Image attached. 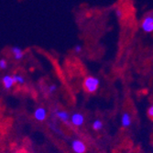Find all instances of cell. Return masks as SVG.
Wrapping results in <instances>:
<instances>
[{
  "label": "cell",
  "mask_w": 153,
  "mask_h": 153,
  "mask_svg": "<svg viewBox=\"0 0 153 153\" xmlns=\"http://www.w3.org/2000/svg\"><path fill=\"white\" fill-rule=\"evenodd\" d=\"M71 122L75 127H81L85 122V117L81 113H74L71 117Z\"/></svg>",
  "instance_id": "277c9868"
},
{
  "label": "cell",
  "mask_w": 153,
  "mask_h": 153,
  "mask_svg": "<svg viewBox=\"0 0 153 153\" xmlns=\"http://www.w3.org/2000/svg\"><path fill=\"white\" fill-rule=\"evenodd\" d=\"M2 82H3V85H4L5 89H7V90L11 89L13 87V85H15V81H14L13 75H9V74H6L3 76Z\"/></svg>",
  "instance_id": "8992f818"
},
{
  "label": "cell",
  "mask_w": 153,
  "mask_h": 153,
  "mask_svg": "<svg viewBox=\"0 0 153 153\" xmlns=\"http://www.w3.org/2000/svg\"><path fill=\"white\" fill-rule=\"evenodd\" d=\"M11 53L16 61H21L24 58V51L19 46H13L10 48Z\"/></svg>",
  "instance_id": "5b68a950"
},
{
  "label": "cell",
  "mask_w": 153,
  "mask_h": 153,
  "mask_svg": "<svg viewBox=\"0 0 153 153\" xmlns=\"http://www.w3.org/2000/svg\"><path fill=\"white\" fill-rule=\"evenodd\" d=\"M121 124L124 128H128L131 125V117L128 113H124L121 117Z\"/></svg>",
  "instance_id": "9c48e42d"
},
{
  "label": "cell",
  "mask_w": 153,
  "mask_h": 153,
  "mask_svg": "<svg viewBox=\"0 0 153 153\" xmlns=\"http://www.w3.org/2000/svg\"><path fill=\"white\" fill-rule=\"evenodd\" d=\"M13 78H14V81H15V83H18V85H24L25 83V79L20 74H13Z\"/></svg>",
  "instance_id": "30bf717a"
},
{
  "label": "cell",
  "mask_w": 153,
  "mask_h": 153,
  "mask_svg": "<svg viewBox=\"0 0 153 153\" xmlns=\"http://www.w3.org/2000/svg\"><path fill=\"white\" fill-rule=\"evenodd\" d=\"M92 127H93V128L94 130H100V129L103 128V122L100 119H96V120L94 121Z\"/></svg>",
  "instance_id": "8fae6325"
},
{
  "label": "cell",
  "mask_w": 153,
  "mask_h": 153,
  "mask_svg": "<svg viewBox=\"0 0 153 153\" xmlns=\"http://www.w3.org/2000/svg\"><path fill=\"white\" fill-rule=\"evenodd\" d=\"M100 85V81L98 78L94 76H87L83 81V88L89 94H94L97 91Z\"/></svg>",
  "instance_id": "6da1fadb"
},
{
  "label": "cell",
  "mask_w": 153,
  "mask_h": 153,
  "mask_svg": "<svg viewBox=\"0 0 153 153\" xmlns=\"http://www.w3.org/2000/svg\"><path fill=\"white\" fill-rule=\"evenodd\" d=\"M47 117V110L44 107H39L35 110L34 117L38 121H43L46 119Z\"/></svg>",
  "instance_id": "52a82bcc"
},
{
  "label": "cell",
  "mask_w": 153,
  "mask_h": 153,
  "mask_svg": "<svg viewBox=\"0 0 153 153\" xmlns=\"http://www.w3.org/2000/svg\"><path fill=\"white\" fill-rule=\"evenodd\" d=\"M72 149L75 153H85L86 151V146L82 140H74L72 142Z\"/></svg>",
  "instance_id": "3957f363"
},
{
  "label": "cell",
  "mask_w": 153,
  "mask_h": 153,
  "mask_svg": "<svg viewBox=\"0 0 153 153\" xmlns=\"http://www.w3.org/2000/svg\"><path fill=\"white\" fill-rule=\"evenodd\" d=\"M0 68H1V70H5L7 68V62L4 58H1L0 60Z\"/></svg>",
  "instance_id": "4fadbf2b"
},
{
  "label": "cell",
  "mask_w": 153,
  "mask_h": 153,
  "mask_svg": "<svg viewBox=\"0 0 153 153\" xmlns=\"http://www.w3.org/2000/svg\"><path fill=\"white\" fill-rule=\"evenodd\" d=\"M148 115L153 120V105H151V106L149 107V109H148Z\"/></svg>",
  "instance_id": "2e32d148"
},
{
  "label": "cell",
  "mask_w": 153,
  "mask_h": 153,
  "mask_svg": "<svg viewBox=\"0 0 153 153\" xmlns=\"http://www.w3.org/2000/svg\"><path fill=\"white\" fill-rule=\"evenodd\" d=\"M141 30L145 33H152L153 32V16L149 15L145 17L141 22Z\"/></svg>",
  "instance_id": "7a4b0ae2"
},
{
  "label": "cell",
  "mask_w": 153,
  "mask_h": 153,
  "mask_svg": "<svg viewBox=\"0 0 153 153\" xmlns=\"http://www.w3.org/2000/svg\"><path fill=\"white\" fill-rule=\"evenodd\" d=\"M55 115H56V117L61 121H62L63 123H68V121L71 119V117L69 116V114L66 112V111H64V110L56 109V110H55Z\"/></svg>",
  "instance_id": "ba28073f"
},
{
  "label": "cell",
  "mask_w": 153,
  "mask_h": 153,
  "mask_svg": "<svg viewBox=\"0 0 153 153\" xmlns=\"http://www.w3.org/2000/svg\"><path fill=\"white\" fill-rule=\"evenodd\" d=\"M115 14L118 19H122L124 17V12L120 7H116L115 8Z\"/></svg>",
  "instance_id": "7c38bea8"
},
{
  "label": "cell",
  "mask_w": 153,
  "mask_h": 153,
  "mask_svg": "<svg viewBox=\"0 0 153 153\" xmlns=\"http://www.w3.org/2000/svg\"><path fill=\"white\" fill-rule=\"evenodd\" d=\"M74 53H76V54H79V53H81L82 52V47L81 46V45H79V44H77V45H75L74 47Z\"/></svg>",
  "instance_id": "5bb4252c"
},
{
  "label": "cell",
  "mask_w": 153,
  "mask_h": 153,
  "mask_svg": "<svg viewBox=\"0 0 153 153\" xmlns=\"http://www.w3.org/2000/svg\"><path fill=\"white\" fill-rule=\"evenodd\" d=\"M56 90H57V85H51L49 86V88H48V93L51 94H53Z\"/></svg>",
  "instance_id": "9a60e30c"
}]
</instances>
